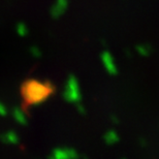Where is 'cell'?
I'll return each mask as SVG.
<instances>
[{
  "mask_svg": "<svg viewBox=\"0 0 159 159\" xmlns=\"http://www.w3.org/2000/svg\"><path fill=\"white\" fill-rule=\"evenodd\" d=\"M55 87L50 81H40L37 79H29L25 81L21 86V93L25 102L29 106L37 107L54 93Z\"/></svg>",
  "mask_w": 159,
  "mask_h": 159,
  "instance_id": "obj_1",
  "label": "cell"
},
{
  "mask_svg": "<svg viewBox=\"0 0 159 159\" xmlns=\"http://www.w3.org/2000/svg\"><path fill=\"white\" fill-rule=\"evenodd\" d=\"M63 97L67 102L79 103L82 98V92L78 79L75 75H69L63 90Z\"/></svg>",
  "mask_w": 159,
  "mask_h": 159,
  "instance_id": "obj_2",
  "label": "cell"
},
{
  "mask_svg": "<svg viewBox=\"0 0 159 159\" xmlns=\"http://www.w3.org/2000/svg\"><path fill=\"white\" fill-rule=\"evenodd\" d=\"M80 155L74 148L59 147L51 152L49 159H79Z\"/></svg>",
  "mask_w": 159,
  "mask_h": 159,
  "instance_id": "obj_3",
  "label": "cell"
},
{
  "mask_svg": "<svg viewBox=\"0 0 159 159\" xmlns=\"http://www.w3.org/2000/svg\"><path fill=\"white\" fill-rule=\"evenodd\" d=\"M0 141L6 145H17L20 143V136L18 135L17 132L8 130V131L0 134Z\"/></svg>",
  "mask_w": 159,
  "mask_h": 159,
  "instance_id": "obj_4",
  "label": "cell"
},
{
  "mask_svg": "<svg viewBox=\"0 0 159 159\" xmlns=\"http://www.w3.org/2000/svg\"><path fill=\"white\" fill-rule=\"evenodd\" d=\"M11 115H12V118L15 119V121L19 124V125L26 126L28 124V119H27L26 114H25L23 112V110L20 109V107H14V109H12V112H11Z\"/></svg>",
  "mask_w": 159,
  "mask_h": 159,
  "instance_id": "obj_5",
  "label": "cell"
},
{
  "mask_svg": "<svg viewBox=\"0 0 159 159\" xmlns=\"http://www.w3.org/2000/svg\"><path fill=\"white\" fill-rule=\"evenodd\" d=\"M102 61L104 63V66H106L107 70L109 71V74L111 75H116L117 74V68L115 66V63L113 61V58L110 54L104 53L102 55Z\"/></svg>",
  "mask_w": 159,
  "mask_h": 159,
  "instance_id": "obj_6",
  "label": "cell"
},
{
  "mask_svg": "<svg viewBox=\"0 0 159 159\" xmlns=\"http://www.w3.org/2000/svg\"><path fill=\"white\" fill-rule=\"evenodd\" d=\"M103 141L109 146L115 145L119 142V135L115 130H107L103 135Z\"/></svg>",
  "mask_w": 159,
  "mask_h": 159,
  "instance_id": "obj_7",
  "label": "cell"
},
{
  "mask_svg": "<svg viewBox=\"0 0 159 159\" xmlns=\"http://www.w3.org/2000/svg\"><path fill=\"white\" fill-rule=\"evenodd\" d=\"M7 107H5L4 103H2L1 101H0V117H6L7 116Z\"/></svg>",
  "mask_w": 159,
  "mask_h": 159,
  "instance_id": "obj_8",
  "label": "cell"
},
{
  "mask_svg": "<svg viewBox=\"0 0 159 159\" xmlns=\"http://www.w3.org/2000/svg\"><path fill=\"white\" fill-rule=\"evenodd\" d=\"M77 110H78V112L81 114V115H85V114H86V109L80 102L77 103Z\"/></svg>",
  "mask_w": 159,
  "mask_h": 159,
  "instance_id": "obj_9",
  "label": "cell"
},
{
  "mask_svg": "<svg viewBox=\"0 0 159 159\" xmlns=\"http://www.w3.org/2000/svg\"><path fill=\"white\" fill-rule=\"evenodd\" d=\"M112 120H114V121H115V123H116V124L118 123V119H117L115 116H112Z\"/></svg>",
  "mask_w": 159,
  "mask_h": 159,
  "instance_id": "obj_10",
  "label": "cell"
}]
</instances>
